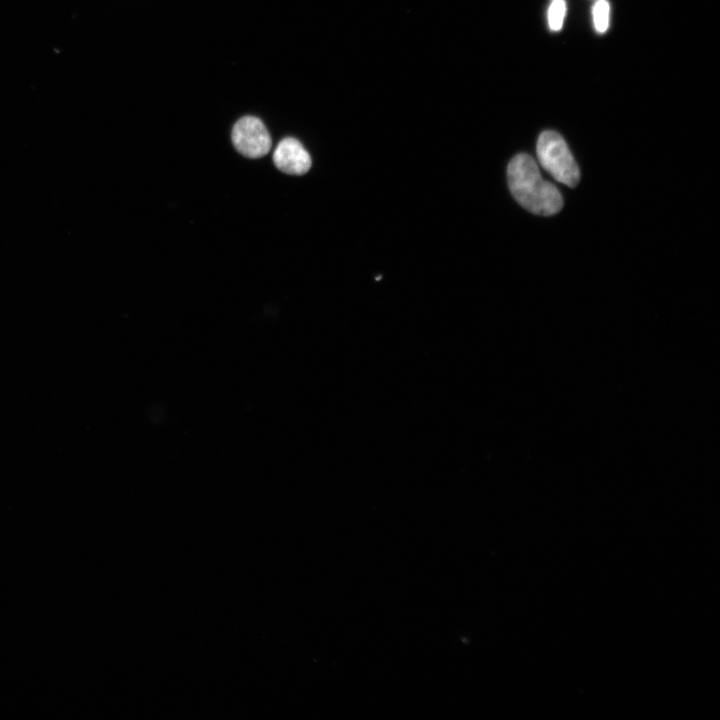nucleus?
Returning a JSON list of instances; mask_svg holds the SVG:
<instances>
[{
	"label": "nucleus",
	"instance_id": "1",
	"mask_svg": "<svg viewBox=\"0 0 720 720\" xmlns=\"http://www.w3.org/2000/svg\"><path fill=\"white\" fill-rule=\"evenodd\" d=\"M507 179L512 195L528 211L550 216L562 209L561 193L554 184L542 178L530 155L521 153L509 162Z\"/></svg>",
	"mask_w": 720,
	"mask_h": 720
},
{
	"label": "nucleus",
	"instance_id": "2",
	"mask_svg": "<svg viewBox=\"0 0 720 720\" xmlns=\"http://www.w3.org/2000/svg\"><path fill=\"white\" fill-rule=\"evenodd\" d=\"M537 156L542 167L558 182L575 187L580 171L566 142L554 131H544L537 141Z\"/></svg>",
	"mask_w": 720,
	"mask_h": 720
},
{
	"label": "nucleus",
	"instance_id": "4",
	"mask_svg": "<svg viewBox=\"0 0 720 720\" xmlns=\"http://www.w3.org/2000/svg\"><path fill=\"white\" fill-rule=\"evenodd\" d=\"M273 162L280 171L290 175H303L312 164L307 150L292 137L279 142L273 153Z\"/></svg>",
	"mask_w": 720,
	"mask_h": 720
},
{
	"label": "nucleus",
	"instance_id": "5",
	"mask_svg": "<svg viewBox=\"0 0 720 720\" xmlns=\"http://www.w3.org/2000/svg\"><path fill=\"white\" fill-rule=\"evenodd\" d=\"M610 7L606 0H598L593 7L594 26L599 33H604L609 26Z\"/></svg>",
	"mask_w": 720,
	"mask_h": 720
},
{
	"label": "nucleus",
	"instance_id": "3",
	"mask_svg": "<svg viewBox=\"0 0 720 720\" xmlns=\"http://www.w3.org/2000/svg\"><path fill=\"white\" fill-rule=\"evenodd\" d=\"M232 142L235 149L248 158L263 157L272 145L264 123L254 116H244L234 124Z\"/></svg>",
	"mask_w": 720,
	"mask_h": 720
},
{
	"label": "nucleus",
	"instance_id": "6",
	"mask_svg": "<svg viewBox=\"0 0 720 720\" xmlns=\"http://www.w3.org/2000/svg\"><path fill=\"white\" fill-rule=\"evenodd\" d=\"M566 12L564 0H553L548 10V23L553 31L561 29Z\"/></svg>",
	"mask_w": 720,
	"mask_h": 720
}]
</instances>
